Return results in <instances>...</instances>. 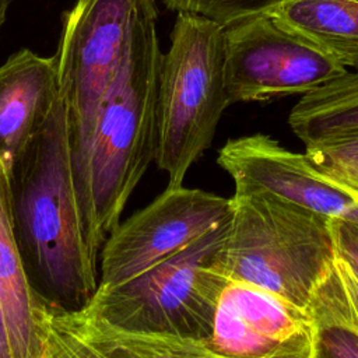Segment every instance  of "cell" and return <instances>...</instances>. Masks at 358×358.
I'll list each match as a JSON object with an SVG mask.
<instances>
[{"label": "cell", "instance_id": "6da1fadb", "mask_svg": "<svg viewBox=\"0 0 358 358\" xmlns=\"http://www.w3.org/2000/svg\"><path fill=\"white\" fill-rule=\"evenodd\" d=\"M157 18L158 8L136 17L123 56L88 129L69 141L84 235L96 262L131 193L155 162L158 78L164 55Z\"/></svg>", "mask_w": 358, "mask_h": 358}, {"label": "cell", "instance_id": "7a4b0ae2", "mask_svg": "<svg viewBox=\"0 0 358 358\" xmlns=\"http://www.w3.org/2000/svg\"><path fill=\"white\" fill-rule=\"evenodd\" d=\"M10 175L17 238L35 289L64 310L83 309L98 287V262L84 235L62 98Z\"/></svg>", "mask_w": 358, "mask_h": 358}, {"label": "cell", "instance_id": "3957f363", "mask_svg": "<svg viewBox=\"0 0 358 358\" xmlns=\"http://www.w3.org/2000/svg\"><path fill=\"white\" fill-rule=\"evenodd\" d=\"M336 256L330 218L262 189H235L224 253L229 280L306 309Z\"/></svg>", "mask_w": 358, "mask_h": 358}, {"label": "cell", "instance_id": "277c9868", "mask_svg": "<svg viewBox=\"0 0 358 358\" xmlns=\"http://www.w3.org/2000/svg\"><path fill=\"white\" fill-rule=\"evenodd\" d=\"M229 217L140 275L96 291L81 312L136 333L207 341L222 289Z\"/></svg>", "mask_w": 358, "mask_h": 358}, {"label": "cell", "instance_id": "5b68a950", "mask_svg": "<svg viewBox=\"0 0 358 358\" xmlns=\"http://www.w3.org/2000/svg\"><path fill=\"white\" fill-rule=\"evenodd\" d=\"M231 105L224 81V27L178 13L158 78L155 164L168 186L183 185L190 166L211 145Z\"/></svg>", "mask_w": 358, "mask_h": 358}, {"label": "cell", "instance_id": "8992f818", "mask_svg": "<svg viewBox=\"0 0 358 358\" xmlns=\"http://www.w3.org/2000/svg\"><path fill=\"white\" fill-rule=\"evenodd\" d=\"M348 73L322 49L259 14L224 27V81L231 103L309 94Z\"/></svg>", "mask_w": 358, "mask_h": 358}, {"label": "cell", "instance_id": "52a82bcc", "mask_svg": "<svg viewBox=\"0 0 358 358\" xmlns=\"http://www.w3.org/2000/svg\"><path fill=\"white\" fill-rule=\"evenodd\" d=\"M152 8H158L157 0H77L64 14L55 59L69 141L88 129L123 56L133 21Z\"/></svg>", "mask_w": 358, "mask_h": 358}, {"label": "cell", "instance_id": "ba28073f", "mask_svg": "<svg viewBox=\"0 0 358 358\" xmlns=\"http://www.w3.org/2000/svg\"><path fill=\"white\" fill-rule=\"evenodd\" d=\"M231 199L201 189L166 186L106 238L98 285L129 281L176 255L229 217Z\"/></svg>", "mask_w": 358, "mask_h": 358}, {"label": "cell", "instance_id": "9c48e42d", "mask_svg": "<svg viewBox=\"0 0 358 358\" xmlns=\"http://www.w3.org/2000/svg\"><path fill=\"white\" fill-rule=\"evenodd\" d=\"M207 347L222 358H316L317 334L306 309L256 285L229 280Z\"/></svg>", "mask_w": 358, "mask_h": 358}, {"label": "cell", "instance_id": "30bf717a", "mask_svg": "<svg viewBox=\"0 0 358 358\" xmlns=\"http://www.w3.org/2000/svg\"><path fill=\"white\" fill-rule=\"evenodd\" d=\"M235 189H262L327 218L358 222V194L323 175L306 157L268 134L228 140L217 157Z\"/></svg>", "mask_w": 358, "mask_h": 358}, {"label": "cell", "instance_id": "8fae6325", "mask_svg": "<svg viewBox=\"0 0 358 358\" xmlns=\"http://www.w3.org/2000/svg\"><path fill=\"white\" fill-rule=\"evenodd\" d=\"M0 299L13 358H41L49 302L35 289L17 238L11 175L0 154Z\"/></svg>", "mask_w": 358, "mask_h": 358}, {"label": "cell", "instance_id": "7c38bea8", "mask_svg": "<svg viewBox=\"0 0 358 358\" xmlns=\"http://www.w3.org/2000/svg\"><path fill=\"white\" fill-rule=\"evenodd\" d=\"M59 99L55 55L21 49L0 66V154L10 173Z\"/></svg>", "mask_w": 358, "mask_h": 358}, {"label": "cell", "instance_id": "4fadbf2b", "mask_svg": "<svg viewBox=\"0 0 358 358\" xmlns=\"http://www.w3.org/2000/svg\"><path fill=\"white\" fill-rule=\"evenodd\" d=\"M268 15L281 28L358 71V0H291Z\"/></svg>", "mask_w": 358, "mask_h": 358}, {"label": "cell", "instance_id": "5bb4252c", "mask_svg": "<svg viewBox=\"0 0 358 358\" xmlns=\"http://www.w3.org/2000/svg\"><path fill=\"white\" fill-rule=\"evenodd\" d=\"M52 309L67 329L105 358H222L200 340L127 331L81 310H64L56 305Z\"/></svg>", "mask_w": 358, "mask_h": 358}, {"label": "cell", "instance_id": "9a60e30c", "mask_svg": "<svg viewBox=\"0 0 358 358\" xmlns=\"http://www.w3.org/2000/svg\"><path fill=\"white\" fill-rule=\"evenodd\" d=\"M288 124L305 145L358 136V71L302 95Z\"/></svg>", "mask_w": 358, "mask_h": 358}, {"label": "cell", "instance_id": "2e32d148", "mask_svg": "<svg viewBox=\"0 0 358 358\" xmlns=\"http://www.w3.org/2000/svg\"><path fill=\"white\" fill-rule=\"evenodd\" d=\"M306 310L316 326V358H358V315L336 262L315 289Z\"/></svg>", "mask_w": 358, "mask_h": 358}, {"label": "cell", "instance_id": "e0dca14e", "mask_svg": "<svg viewBox=\"0 0 358 358\" xmlns=\"http://www.w3.org/2000/svg\"><path fill=\"white\" fill-rule=\"evenodd\" d=\"M305 154L323 175L358 194V136L308 144Z\"/></svg>", "mask_w": 358, "mask_h": 358}, {"label": "cell", "instance_id": "ac0fdd59", "mask_svg": "<svg viewBox=\"0 0 358 358\" xmlns=\"http://www.w3.org/2000/svg\"><path fill=\"white\" fill-rule=\"evenodd\" d=\"M171 11L203 15L222 27L267 14V0H162Z\"/></svg>", "mask_w": 358, "mask_h": 358}, {"label": "cell", "instance_id": "d6986e66", "mask_svg": "<svg viewBox=\"0 0 358 358\" xmlns=\"http://www.w3.org/2000/svg\"><path fill=\"white\" fill-rule=\"evenodd\" d=\"M41 358H105L83 338L67 329L48 308Z\"/></svg>", "mask_w": 358, "mask_h": 358}, {"label": "cell", "instance_id": "ffe728a7", "mask_svg": "<svg viewBox=\"0 0 358 358\" xmlns=\"http://www.w3.org/2000/svg\"><path fill=\"white\" fill-rule=\"evenodd\" d=\"M330 229L337 255L358 271V222L330 218Z\"/></svg>", "mask_w": 358, "mask_h": 358}, {"label": "cell", "instance_id": "44dd1931", "mask_svg": "<svg viewBox=\"0 0 358 358\" xmlns=\"http://www.w3.org/2000/svg\"><path fill=\"white\" fill-rule=\"evenodd\" d=\"M336 267L343 278L348 298L358 315V271L338 255L336 256Z\"/></svg>", "mask_w": 358, "mask_h": 358}, {"label": "cell", "instance_id": "7402d4cb", "mask_svg": "<svg viewBox=\"0 0 358 358\" xmlns=\"http://www.w3.org/2000/svg\"><path fill=\"white\" fill-rule=\"evenodd\" d=\"M11 1L13 0H0V28L6 21V15H7V11H8V7H10Z\"/></svg>", "mask_w": 358, "mask_h": 358}, {"label": "cell", "instance_id": "603a6c76", "mask_svg": "<svg viewBox=\"0 0 358 358\" xmlns=\"http://www.w3.org/2000/svg\"><path fill=\"white\" fill-rule=\"evenodd\" d=\"M287 1H291V0H267V7H268V13H271L274 8H277L278 6L287 3ZM267 13V14H268Z\"/></svg>", "mask_w": 358, "mask_h": 358}]
</instances>
